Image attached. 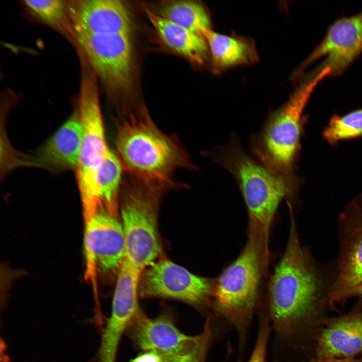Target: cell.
<instances>
[{
  "instance_id": "11",
  "label": "cell",
  "mask_w": 362,
  "mask_h": 362,
  "mask_svg": "<svg viewBox=\"0 0 362 362\" xmlns=\"http://www.w3.org/2000/svg\"><path fill=\"white\" fill-rule=\"evenodd\" d=\"M339 255L328 298L343 302L362 282V193L353 198L339 216Z\"/></svg>"
},
{
  "instance_id": "21",
  "label": "cell",
  "mask_w": 362,
  "mask_h": 362,
  "mask_svg": "<svg viewBox=\"0 0 362 362\" xmlns=\"http://www.w3.org/2000/svg\"><path fill=\"white\" fill-rule=\"evenodd\" d=\"M122 167L119 157L108 148L99 171L98 212L116 215Z\"/></svg>"
},
{
  "instance_id": "18",
  "label": "cell",
  "mask_w": 362,
  "mask_h": 362,
  "mask_svg": "<svg viewBox=\"0 0 362 362\" xmlns=\"http://www.w3.org/2000/svg\"><path fill=\"white\" fill-rule=\"evenodd\" d=\"M209 49L213 72L219 74L229 68L253 64L259 60L252 39L237 35H226L212 29L203 32Z\"/></svg>"
},
{
  "instance_id": "20",
  "label": "cell",
  "mask_w": 362,
  "mask_h": 362,
  "mask_svg": "<svg viewBox=\"0 0 362 362\" xmlns=\"http://www.w3.org/2000/svg\"><path fill=\"white\" fill-rule=\"evenodd\" d=\"M156 13L171 22L201 34L204 31L212 29L208 10L203 4L196 1H167L160 5Z\"/></svg>"
},
{
  "instance_id": "14",
  "label": "cell",
  "mask_w": 362,
  "mask_h": 362,
  "mask_svg": "<svg viewBox=\"0 0 362 362\" xmlns=\"http://www.w3.org/2000/svg\"><path fill=\"white\" fill-rule=\"evenodd\" d=\"M142 273L125 258L117 273L111 313L101 338L99 362H115L121 338L139 310L138 295Z\"/></svg>"
},
{
  "instance_id": "3",
  "label": "cell",
  "mask_w": 362,
  "mask_h": 362,
  "mask_svg": "<svg viewBox=\"0 0 362 362\" xmlns=\"http://www.w3.org/2000/svg\"><path fill=\"white\" fill-rule=\"evenodd\" d=\"M115 142L123 167L152 188L173 186L177 169L193 167L177 140L157 127L144 106L118 122Z\"/></svg>"
},
{
  "instance_id": "6",
  "label": "cell",
  "mask_w": 362,
  "mask_h": 362,
  "mask_svg": "<svg viewBox=\"0 0 362 362\" xmlns=\"http://www.w3.org/2000/svg\"><path fill=\"white\" fill-rule=\"evenodd\" d=\"M227 329L220 320L209 317L201 333L189 336L178 329L168 314L152 318L139 310L126 331L138 348L156 352L164 362H202Z\"/></svg>"
},
{
  "instance_id": "4",
  "label": "cell",
  "mask_w": 362,
  "mask_h": 362,
  "mask_svg": "<svg viewBox=\"0 0 362 362\" xmlns=\"http://www.w3.org/2000/svg\"><path fill=\"white\" fill-rule=\"evenodd\" d=\"M331 71L310 74L288 100L269 117L254 146L262 164L274 172L296 179L294 170L300 149L305 108L313 91Z\"/></svg>"
},
{
  "instance_id": "28",
  "label": "cell",
  "mask_w": 362,
  "mask_h": 362,
  "mask_svg": "<svg viewBox=\"0 0 362 362\" xmlns=\"http://www.w3.org/2000/svg\"><path fill=\"white\" fill-rule=\"evenodd\" d=\"M229 359H230V358L229 357L226 356L223 362H228ZM202 362H206V360H204Z\"/></svg>"
},
{
  "instance_id": "13",
  "label": "cell",
  "mask_w": 362,
  "mask_h": 362,
  "mask_svg": "<svg viewBox=\"0 0 362 362\" xmlns=\"http://www.w3.org/2000/svg\"><path fill=\"white\" fill-rule=\"evenodd\" d=\"M361 54L362 12L334 21L323 40L295 72L294 78L300 76L307 67L322 58V63L314 72L327 67L331 70L330 76L338 75Z\"/></svg>"
},
{
  "instance_id": "23",
  "label": "cell",
  "mask_w": 362,
  "mask_h": 362,
  "mask_svg": "<svg viewBox=\"0 0 362 362\" xmlns=\"http://www.w3.org/2000/svg\"><path fill=\"white\" fill-rule=\"evenodd\" d=\"M25 6L35 16L48 25L61 31L67 28L69 16V4L62 0H26Z\"/></svg>"
},
{
  "instance_id": "16",
  "label": "cell",
  "mask_w": 362,
  "mask_h": 362,
  "mask_svg": "<svg viewBox=\"0 0 362 362\" xmlns=\"http://www.w3.org/2000/svg\"><path fill=\"white\" fill-rule=\"evenodd\" d=\"M81 135L77 110L37 151L34 162L40 167L52 170L76 169Z\"/></svg>"
},
{
  "instance_id": "15",
  "label": "cell",
  "mask_w": 362,
  "mask_h": 362,
  "mask_svg": "<svg viewBox=\"0 0 362 362\" xmlns=\"http://www.w3.org/2000/svg\"><path fill=\"white\" fill-rule=\"evenodd\" d=\"M72 3L69 4V17L75 35L121 34L132 36L133 20L123 2L80 0Z\"/></svg>"
},
{
  "instance_id": "19",
  "label": "cell",
  "mask_w": 362,
  "mask_h": 362,
  "mask_svg": "<svg viewBox=\"0 0 362 362\" xmlns=\"http://www.w3.org/2000/svg\"><path fill=\"white\" fill-rule=\"evenodd\" d=\"M145 13L161 42L168 49L198 65L205 64L209 49L201 34L171 22L145 7Z\"/></svg>"
},
{
  "instance_id": "22",
  "label": "cell",
  "mask_w": 362,
  "mask_h": 362,
  "mask_svg": "<svg viewBox=\"0 0 362 362\" xmlns=\"http://www.w3.org/2000/svg\"><path fill=\"white\" fill-rule=\"evenodd\" d=\"M322 135L333 146L342 141L362 137V108L343 115H333Z\"/></svg>"
},
{
  "instance_id": "7",
  "label": "cell",
  "mask_w": 362,
  "mask_h": 362,
  "mask_svg": "<svg viewBox=\"0 0 362 362\" xmlns=\"http://www.w3.org/2000/svg\"><path fill=\"white\" fill-rule=\"evenodd\" d=\"M78 101L82 135L76 171L85 222L98 212L99 171L108 149L98 89L93 77H83Z\"/></svg>"
},
{
  "instance_id": "25",
  "label": "cell",
  "mask_w": 362,
  "mask_h": 362,
  "mask_svg": "<svg viewBox=\"0 0 362 362\" xmlns=\"http://www.w3.org/2000/svg\"><path fill=\"white\" fill-rule=\"evenodd\" d=\"M130 362H164L160 355L154 351H145Z\"/></svg>"
},
{
  "instance_id": "17",
  "label": "cell",
  "mask_w": 362,
  "mask_h": 362,
  "mask_svg": "<svg viewBox=\"0 0 362 362\" xmlns=\"http://www.w3.org/2000/svg\"><path fill=\"white\" fill-rule=\"evenodd\" d=\"M319 359L351 358L362 351V312L329 322L317 338Z\"/></svg>"
},
{
  "instance_id": "10",
  "label": "cell",
  "mask_w": 362,
  "mask_h": 362,
  "mask_svg": "<svg viewBox=\"0 0 362 362\" xmlns=\"http://www.w3.org/2000/svg\"><path fill=\"white\" fill-rule=\"evenodd\" d=\"M75 36L96 77L114 93L128 92L133 85L135 70L131 36L121 34Z\"/></svg>"
},
{
  "instance_id": "2",
  "label": "cell",
  "mask_w": 362,
  "mask_h": 362,
  "mask_svg": "<svg viewBox=\"0 0 362 362\" xmlns=\"http://www.w3.org/2000/svg\"><path fill=\"white\" fill-rule=\"evenodd\" d=\"M269 239L259 228L248 226L247 240L241 253L215 280L213 316L235 331L237 362L243 361L251 324L263 299Z\"/></svg>"
},
{
  "instance_id": "8",
  "label": "cell",
  "mask_w": 362,
  "mask_h": 362,
  "mask_svg": "<svg viewBox=\"0 0 362 362\" xmlns=\"http://www.w3.org/2000/svg\"><path fill=\"white\" fill-rule=\"evenodd\" d=\"M161 190L138 181L128 186L121 208L126 258L141 272L161 252L157 229V207Z\"/></svg>"
},
{
  "instance_id": "5",
  "label": "cell",
  "mask_w": 362,
  "mask_h": 362,
  "mask_svg": "<svg viewBox=\"0 0 362 362\" xmlns=\"http://www.w3.org/2000/svg\"><path fill=\"white\" fill-rule=\"evenodd\" d=\"M216 158L238 184L248 211V225L258 227L269 236L278 208L284 199L294 195L297 179L278 174L234 144L221 148Z\"/></svg>"
},
{
  "instance_id": "24",
  "label": "cell",
  "mask_w": 362,
  "mask_h": 362,
  "mask_svg": "<svg viewBox=\"0 0 362 362\" xmlns=\"http://www.w3.org/2000/svg\"><path fill=\"white\" fill-rule=\"evenodd\" d=\"M257 316L258 329L256 341L247 362H266L268 349L272 337V327L268 311L261 304Z\"/></svg>"
},
{
  "instance_id": "26",
  "label": "cell",
  "mask_w": 362,
  "mask_h": 362,
  "mask_svg": "<svg viewBox=\"0 0 362 362\" xmlns=\"http://www.w3.org/2000/svg\"><path fill=\"white\" fill-rule=\"evenodd\" d=\"M310 362H362V360L354 359L352 358H347L343 359L337 358H327V359H319L313 360Z\"/></svg>"
},
{
  "instance_id": "9",
  "label": "cell",
  "mask_w": 362,
  "mask_h": 362,
  "mask_svg": "<svg viewBox=\"0 0 362 362\" xmlns=\"http://www.w3.org/2000/svg\"><path fill=\"white\" fill-rule=\"evenodd\" d=\"M215 280L196 275L162 259L154 261L142 273L139 295L177 300L196 307L209 317L213 315Z\"/></svg>"
},
{
  "instance_id": "27",
  "label": "cell",
  "mask_w": 362,
  "mask_h": 362,
  "mask_svg": "<svg viewBox=\"0 0 362 362\" xmlns=\"http://www.w3.org/2000/svg\"><path fill=\"white\" fill-rule=\"evenodd\" d=\"M355 296L362 298V282L348 293L346 299Z\"/></svg>"
},
{
  "instance_id": "1",
  "label": "cell",
  "mask_w": 362,
  "mask_h": 362,
  "mask_svg": "<svg viewBox=\"0 0 362 362\" xmlns=\"http://www.w3.org/2000/svg\"><path fill=\"white\" fill-rule=\"evenodd\" d=\"M285 249L270 274L262 299L270 319L272 362H293L323 301L327 284L300 244L291 212Z\"/></svg>"
},
{
  "instance_id": "12",
  "label": "cell",
  "mask_w": 362,
  "mask_h": 362,
  "mask_svg": "<svg viewBox=\"0 0 362 362\" xmlns=\"http://www.w3.org/2000/svg\"><path fill=\"white\" fill-rule=\"evenodd\" d=\"M85 278L118 273L126 256L123 228L115 215L98 212L85 222Z\"/></svg>"
}]
</instances>
